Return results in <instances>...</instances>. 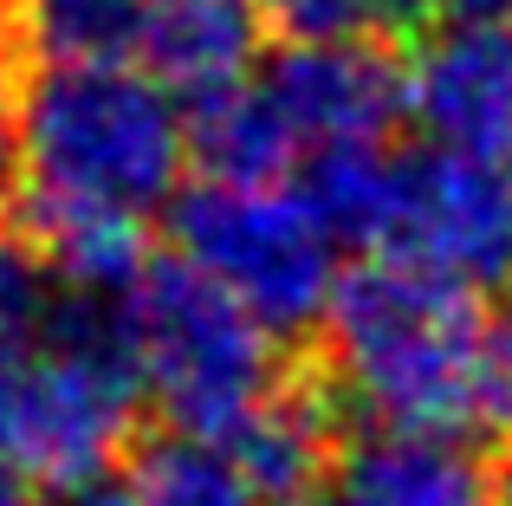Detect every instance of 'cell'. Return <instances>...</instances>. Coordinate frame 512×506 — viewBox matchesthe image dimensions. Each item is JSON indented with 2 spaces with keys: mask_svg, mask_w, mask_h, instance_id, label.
I'll list each match as a JSON object with an SVG mask.
<instances>
[{
  "mask_svg": "<svg viewBox=\"0 0 512 506\" xmlns=\"http://www.w3.org/2000/svg\"><path fill=\"white\" fill-rule=\"evenodd\" d=\"M124 494L130 506H266L221 435H188V429H169L150 448H137Z\"/></svg>",
  "mask_w": 512,
  "mask_h": 506,
  "instance_id": "12",
  "label": "cell"
},
{
  "mask_svg": "<svg viewBox=\"0 0 512 506\" xmlns=\"http://www.w3.org/2000/svg\"><path fill=\"white\" fill-rule=\"evenodd\" d=\"M188 169V111L137 59H46L20 85L13 169L26 228H143Z\"/></svg>",
  "mask_w": 512,
  "mask_h": 506,
  "instance_id": "2",
  "label": "cell"
},
{
  "mask_svg": "<svg viewBox=\"0 0 512 506\" xmlns=\"http://www.w3.org/2000/svg\"><path fill=\"white\" fill-rule=\"evenodd\" d=\"M59 312V279L33 228L0 215V338H26Z\"/></svg>",
  "mask_w": 512,
  "mask_h": 506,
  "instance_id": "14",
  "label": "cell"
},
{
  "mask_svg": "<svg viewBox=\"0 0 512 506\" xmlns=\"http://www.w3.org/2000/svg\"><path fill=\"white\" fill-rule=\"evenodd\" d=\"M175 260L195 266L214 292L260 318L273 338L318 331L331 292L344 279V241L325 228L292 176L273 182H227L201 176L169 202Z\"/></svg>",
  "mask_w": 512,
  "mask_h": 506,
  "instance_id": "5",
  "label": "cell"
},
{
  "mask_svg": "<svg viewBox=\"0 0 512 506\" xmlns=\"http://www.w3.org/2000/svg\"><path fill=\"white\" fill-rule=\"evenodd\" d=\"M46 506H130L124 487H111L98 474V481H72V487H52V500Z\"/></svg>",
  "mask_w": 512,
  "mask_h": 506,
  "instance_id": "17",
  "label": "cell"
},
{
  "mask_svg": "<svg viewBox=\"0 0 512 506\" xmlns=\"http://www.w3.org/2000/svg\"><path fill=\"white\" fill-rule=\"evenodd\" d=\"M331 383L376 429L512 442V312L396 260L338 279L325 305Z\"/></svg>",
  "mask_w": 512,
  "mask_h": 506,
  "instance_id": "1",
  "label": "cell"
},
{
  "mask_svg": "<svg viewBox=\"0 0 512 506\" xmlns=\"http://www.w3.org/2000/svg\"><path fill=\"white\" fill-rule=\"evenodd\" d=\"M376 260H396L461 292L512 286V169L487 156H461L422 143L389 156L383 202H376L370 241Z\"/></svg>",
  "mask_w": 512,
  "mask_h": 506,
  "instance_id": "6",
  "label": "cell"
},
{
  "mask_svg": "<svg viewBox=\"0 0 512 506\" xmlns=\"http://www.w3.org/2000/svg\"><path fill=\"white\" fill-rule=\"evenodd\" d=\"M143 0H20L13 33L46 59H130Z\"/></svg>",
  "mask_w": 512,
  "mask_h": 506,
  "instance_id": "13",
  "label": "cell"
},
{
  "mask_svg": "<svg viewBox=\"0 0 512 506\" xmlns=\"http://www.w3.org/2000/svg\"><path fill=\"white\" fill-rule=\"evenodd\" d=\"M0 506H33V494H26V481L0 461Z\"/></svg>",
  "mask_w": 512,
  "mask_h": 506,
  "instance_id": "19",
  "label": "cell"
},
{
  "mask_svg": "<svg viewBox=\"0 0 512 506\" xmlns=\"http://www.w3.org/2000/svg\"><path fill=\"white\" fill-rule=\"evenodd\" d=\"M111 331L137 396L188 435H234L286 383L279 338L175 253L130 273L111 299Z\"/></svg>",
  "mask_w": 512,
  "mask_h": 506,
  "instance_id": "3",
  "label": "cell"
},
{
  "mask_svg": "<svg viewBox=\"0 0 512 506\" xmlns=\"http://www.w3.org/2000/svg\"><path fill=\"white\" fill-rule=\"evenodd\" d=\"M305 506H487V468L448 435L376 429L331 455Z\"/></svg>",
  "mask_w": 512,
  "mask_h": 506,
  "instance_id": "10",
  "label": "cell"
},
{
  "mask_svg": "<svg viewBox=\"0 0 512 506\" xmlns=\"http://www.w3.org/2000/svg\"><path fill=\"white\" fill-rule=\"evenodd\" d=\"M487 506H512V442H506V455H500V468L487 474Z\"/></svg>",
  "mask_w": 512,
  "mask_h": 506,
  "instance_id": "18",
  "label": "cell"
},
{
  "mask_svg": "<svg viewBox=\"0 0 512 506\" xmlns=\"http://www.w3.org/2000/svg\"><path fill=\"white\" fill-rule=\"evenodd\" d=\"M253 98L266 104L292 169L305 156L383 143L402 117V65L370 33L344 39H286L273 59L253 65Z\"/></svg>",
  "mask_w": 512,
  "mask_h": 506,
  "instance_id": "7",
  "label": "cell"
},
{
  "mask_svg": "<svg viewBox=\"0 0 512 506\" xmlns=\"http://www.w3.org/2000/svg\"><path fill=\"white\" fill-rule=\"evenodd\" d=\"M253 13L279 39H344L383 26V0H253Z\"/></svg>",
  "mask_w": 512,
  "mask_h": 506,
  "instance_id": "15",
  "label": "cell"
},
{
  "mask_svg": "<svg viewBox=\"0 0 512 506\" xmlns=\"http://www.w3.org/2000/svg\"><path fill=\"white\" fill-rule=\"evenodd\" d=\"M137 403L111 305L59 299L39 331L0 338V461L20 481H98L130 448Z\"/></svg>",
  "mask_w": 512,
  "mask_h": 506,
  "instance_id": "4",
  "label": "cell"
},
{
  "mask_svg": "<svg viewBox=\"0 0 512 506\" xmlns=\"http://www.w3.org/2000/svg\"><path fill=\"white\" fill-rule=\"evenodd\" d=\"M221 442L240 455V468H247V481L260 487L266 506H305V494L318 487V474L338 455L331 403L305 396V390H286V383Z\"/></svg>",
  "mask_w": 512,
  "mask_h": 506,
  "instance_id": "11",
  "label": "cell"
},
{
  "mask_svg": "<svg viewBox=\"0 0 512 506\" xmlns=\"http://www.w3.org/2000/svg\"><path fill=\"white\" fill-rule=\"evenodd\" d=\"M402 117L422 143L512 169V26H435L402 65Z\"/></svg>",
  "mask_w": 512,
  "mask_h": 506,
  "instance_id": "8",
  "label": "cell"
},
{
  "mask_svg": "<svg viewBox=\"0 0 512 506\" xmlns=\"http://www.w3.org/2000/svg\"><path fill=\"white\" fill-rule=\"evenodd\" d=\"M13 117H20V33L0 13V182L13 169Z\"/></svg>",
  "mask_w": 512,
  "mask_h": 506,
  "instance_id": "16",
  "label": "cell"
},
{
  "mask_svg": "<svg viewBox=\"0 0 512 506\" xmlns=\"http://www.w3.org/2000/svg\"><path fill=\"white\" fill-rule=\"evenodd\" d=\"M130 59L182 111H201L253 78V65L266 59V20L253 0H143Z\"/></svg>",
  "mask_w": 512,
  "mask_h": 506,
  "instance_id": "9",
  "label": "cell"
}]
</instances>
